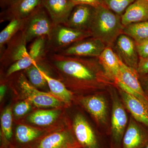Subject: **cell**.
I'll return each mask as SVG.
<instances>
[{"label":"cell","instance_id":"obj_1","mask_svg":"<svg viewBox=\"0 0 148 148\" xmlns=\"http://www.w3.org/2000/svg\"><path fill=\"white\" fill-rule=\"evenodd\" d=\"M47 60L67 87L78 89L96 88L111 81L106 77L98 58L66 56L49 52Z\"/></svg>","mask_w":148,"mask_h":148},{"label":"cell","instance_id":"obj_2","mask_svg":"<svg viewBox=\"0 0 148 148\" xmlns=\"http://www.w3.org/2000/svg\"><path fill=\"white\" fill-rule=\"evenodd\" d=\"M124 27L121 16L103 4L95 8L88 32L92 38L113 47L118 37L123 33Z\"/></svg>","mask_w":148,"mask_h":148},{"label":"cell","instance_id":"obj_3","mask_svg":"<svg viewBox=\"0 0 148 148\" xmlns=\"http://www.w3.org/2000/svg\"><path fill=\"white\" fill-rule=\"evenodd\" d=\"M54 24L42 7L26 18L21 31L27 44L41 37H49Z\"/></svg>","mask_w":148,"mask_h":148},{"label":"cell","instance_id":"obj_4","mask_svg":"<svg viewBox=\"0 0 148 148\" xmlns=\"http://www.w3.org/2000/svg\"><path fill=\"white\" fill-rule=\"evenodd\" d=\"M16 84L26 99L38 108H51L58 109L63 102L52 94L40 91L30 84L24 73L17 74Z\"/></svg>","mask_w":148,"mask_h":148},{"label":"cell","instance_id":"obj_5","mask_svg":"<svg viewBox=\"0 0 148 148\" xmlns=\"http://www.w3.org/2000/svg\"><path fill=\"white\" fill-rule=\"evenodd\" d=\"M90 37L88 31L77 30L64 24L54 25L48 37L49 52H58L77 42Z\"/></svg>","mask_w":148,"mask_h":148},{"label":"cell","instance_id":"obj_6","mask_svg":"<svg viewBox=\"0 0 148 148\" xmlns=\"http://www.w3.org/2000/svg\"><path fill=\"white\" fill-rule=\"evenodd\" d=\"M112 95V110L111 119L112 144L111 148H120L127 127V117L123 105L116 93L113 92Z\"/></svg>","mask_w":148,"mask_h":148},{"label":"cell","instance_id":"obj_7","mask_svg":"<svg viewBox=\"0 0 148 148\" xmlns=\"http://www.w3.org/2000/svg\"><path fill=\"white\" fill-rule=\"evenodd\" d=\"M106 47L100 40L90 37L77 42L56 53L66 56L98 58Z\"/></svg>","mask_w":148,"mask_h":148},{"label":"cell","instance_id":"obj_8","mask_svg":"<svg viewBox=\"0 0 148 148\" xmlns=\"http://www.w3.org/2000/svg\"><path fill=\"white\" fill-rule=\"evenodd\" d=\"M73 131L82 148H103L99 136L82 115L77 114L75 116Z\"/></svg>","mask_w":148,"mask_h":148},{"label":"cell","instance_id":"obj_9","mask_svg":"<svg viewBox=\"0 0 148 148\" xmlns=\"http://www.w3.org/2000/svg\"><path fill=\"white\" fill-rule=\"evenodd\" d=\"M81 147L73 130L62 129L49 132L30 148H74Z\"/></svg>","mask_w":148,"mask_h":148},{"label":"cell","instance_id":"obj_10","mask_svg":"<svg viewBox=\"0 0 148 148\" xmlns=\"http://www.w3.org/2000/svg\"><path fill=\"white\" fill-rule=\"evenodd\" d=\"M42 7V0H15L1 12V22L26 19Z\"/></svg>","mask_w":148,"mask_h":148},{"label":"cell","instance_id":"obj_11","mask_svg":"<svg viewBox=\"0 0 148 148\" xmlns=\"http://www.w3.org/2000/svg\"><path fill=\"white\" fill-rule=\"evenodd\" d=\"M114 46V51L121 61L126 66L137 71L140 57L135 41L123 33L118 37Z\"/></svg>","mask_w":148,"mask_h":148},{"label":"cell","instance_id":"obj_12","mask_svg":"<svg viewBox=\"0 0 148 148\" xmlns=\"http://www.w3.org/2000/svg\"><path fill=\"white\" fill-rule=\"evenodd\" d=\"M27 45L22 33L18 32L10 40L3 53L0 54V61L2 66L9 67L28 56Z\"/></svg>","mask_w":148,"mask_h":148},{"label":"cell","instance_id":"obj_13","mask_svg":"<svg viewBox=\"0 0 148 148\" xmlns=\"http://www.w3.org/2000/svg\"><path fill=\"white\" fill-rule=\"evenodd\" d=\"M131 118L120 148H143L148 144V130Z\"/></svg>","mask_w":148,"mask_h":148},{"label":"cell","instance_id":"obj_14","mask_svg":"<svg viewBox=\"0 0 148 148\" xmlns=\"http://www.w3.org/2000/svg\"><path fill=\"white\" fill-rule=\"evenodd\" d=\"M95 11V8L91 6L77 5L64 25L77 30L88 32Z\"/></svg>","mask_w":148,"mask_h":148},{"label":"cell","instance_id":"obj_15","mask_svg":"<svg viewBox=\"0 0 148 148\" xmlns=\"http://www.w3.org/2000/svg\"><path fill=\"white\" fill-rule=\"evenodd\" d=\"M42 4L54 25L66 24L76 5L71 0H42Z\"/></svg>","mask_w":148,"mask_h":148},{"label":"cell","instance_id":"obj_16","mask_svg":"<svg viewBox=\"0 0 148 148\" xmlns=\"http://www.w3.org/2000/svg\"><path fill=\"white\" fill-rule=\"evenodd\" d=\"M49 132L32 126L19 125L15 129L13 148H31Z\"/></svg>","mask_w":148,"mask_h":148},{"label":"cell","instance_id":"obj_17","mask_svg":"<svg viewBox=\"0 0 148 148\" xmlns=\"http://www.w3.org/2000/svg\"><path fill=\"white\" fill-rule=\"evenodd\" d=\"M98 58L106 77L115 83L120 76L122 61L109 46L106 47Z\"/></svg>","mask_w":148,"mask_h":148},{"label":"cell","instance_id":"obj_18","mask_svg":"<svg viewBox=\"0 0 148 148\" xmlns=\"http://www.w3.org/2000/svg\"><path fill=\"white\" fill-rule=\"evenodd\" d=\"M122 100L134 119L148 130V106L128 92L119 88Z\"/></svg>","mask_w":148,"mask_h":148},{"label":"cell","instance_id":"obj_19","mask_svg":"<svg viewBox=\"0 0 148 148\" xmlns=\"http://www.w3.org/2000/svg\"><path fill=\"white\" fill-rule=\"evenodd\" d=\"M121 17L124 27L130 24L148 21V1L135 0Z\"/></svg>","mask_w":148,"mask_h":148},{"label":"cell","instance_id":"obj_20","mask_svg":"<svg viewBox=\"0 0 148 148\" xmlns=\"http://www.w3.org/2000/svg\"><path fill=\"white\" fill-rule=\"evenodd\" d=\"M80 103L85 108L98 122L104 124L107 121V109L106 99L101 95H93L84 97Z\"/></svg>","mask_w":148,"mask_h":148},{"label":"cell","instance_id":"obj_21","mask_svg":"<svg viewBox=\"0 0 148 148\" xmlns=\"http://www.w3.org/2000/svg\"><path fill=\"white\" fill-rule=\"evenodd\" d=\"M115 84L116 85L123 86L141 96L148 98L141 85L137 71L126 66L123 62L121 68L120 76Z\"/></svg>","mask_w":148,"mask_h":148},{"label":"cell","instance_id":"obj_22","mask_svg":"<svg viewBox=\"0 0 148 148\" xmlns=\"http://www.w3.org/2000/svg\"><path fill=\"white\" fill-rule=\"evenodd\" d=\"M41 72L47 81L51 94L64 104L69 105L73 98L71 91L61 81L49 75L42 69Z\"/></svg>","mask_w":148,"mask_h":148},{"label":"cell","instance_id":"obj_23","mask_svg":"<svg viewBox=\"0 0 148 148\" xmlns=\"http://www.w3.org/2000/svg\"><path fill=\"white\" fill-rule=\"evenodd\" d=\"M61 113V111L58 109L38 110L30 114L27 120L30 123L37 126L46 127L56 121Z\"/></svg>","mask_w":148,"mask_h":148},{"label":"cell","instance_id":"obj_24","mask_svg":"<svg viewBox=\"0 0 148 148\" xmlns=\"http://www.w3.org/2000/svg\"><path fill=\"white\" fill-rule=\"evenodd\" d=\"M1 121L2 129L1 148H13L12 111L10 106L7 107L3 112Z\"/></svg>","mask_w":148,"mask_h":148},{"label":"cell","instance_id":"obj_25","mask_svg":"<svg viewBox=\"0 0 148 148\" xmlns=\"http://www.w3.org/2000/svg\"><path fill=\"white\" fill-rule=\"evenodd\" d=\"M25 19L13 18L0 33V54L3 53L10 40L18 32H21Z\"/></svg>","mask_w":148,"mask_h":148},{"label":"cell","instance_id":"obj_26","mask_svg":"<svg viewBox=\"0 0 148 148\" xmlns=\"http://www.w3.org/2000/svg\"><path fill=\"white\" fill-rule=\"evenodd\" d=\"M28 54L34 63H39L46 59L48 49V37H41L32 42Z\"/></svg>","mask_w":148,"mask_h":148},{"label":"cell","instance_id":"obj_27","mask_svg":"<svg viewBox=\"0 0 148 148\" xmlns=\"http://www.w3.org/2000/svg\"><path fill=\"white\" fill-rule=\"evenodd\" d=\"M123 33L132 38L136 44L148 40V21L125 26Z\"/></svg>","mask_w":148,"mask_h":148},{"label":"cell","instance_id":"obj_28","mask_svg":"<svg viewBox=\"0 0 148 148\" xmlns=\"http://www.w3.org/2000/svg\"><path fill=\"white\" fill-rule=\"evenodd\" d=\"M24 74L29 82L37 88H42L48 85L47 81L43 75L41 68L36 63L24 70Z\"/></svg>","mask_w":148,"mask_h":148},{"label":"cell","instance_id":"obj_29","mask_svg":"<svg viewBox=\"0 0 148 148\" xmlns=\"http://www.w3.org/2000/svg\"><path fill=\"white\" fill-rule=\"evenodd\" d=\"M135 0H103V5L121 16L126 9Z\"/></svg>","mask_w":148,"mask_h":148},{"label":"cell","instance_id":"obj_30","mask_svg":"<svg viewBox=\"0 0 148 148\" xmlns=\"http://www.w3.org/2000/svg\"><path fill=\"white\" fill-rule=\"evenodd\" d=\"M34 63L29 55L21 58L8 67L5 73L6 78H8L12 75L31 67Z\"/></svg>","mask_w":148,"mask_h":148},{"label":"cell","instance_id":"obj_31","mask_svg":"<svg viewBox=\"0 0 148 148\" xmlns=\"http://www.w3.org/2000/svg\"><path fill=\"white\" fill-rule=\"evenodd\" d=\"M31 104L27 100L17 103L13 109L14 115L16 117H20L25 115L32 109Z\"/></svg>","mask_w":148,"mask_h":148},{"label":"cell","instance_id":"obj_32","mask_svg":"<svg viewBox=\"0 0 148 148\" xmlns=\"http://www.w3.org/2000/svg\"><path fill=\"white\" fill-rule=\"evenodd\" d=\"M136 47L140 58L148 57V40L140 43L136 44Z\"/></svg>","mask_w":148,"mask_h":148},{"label":"cell","instance_id":"obj_33","mask_svg":"<svg viewBox=\"0 0 148 148\" xmlns=\"http://www.w3.org/2000/svg\"><path fill=\"white\" fill-rule=\"evenodd\" d=\"M71 1L75 5L79 4L86 5L91 6L95 8L103 4V0H71Z\"/></svg>","mask_w":148,"mask_h":148},{"label":"cell","instance_id":"obj_34","mask_svg":"<svg viewBox=\"0 0 148 148\" xmlns=\"http://www.w3.org/2000/svg\"><path fill=\"white\" fill-rule=\"evenodd\" d=\"M137 72L140 75L148 74V57L140 58Z\"/></svg>","mask_w":148,"mask_h":148},{"label":"cell","instance_id":"obj_35","mask_svg":"<svg viewBox=\"0 0 148 148\" xmlns=\"http://www.w3.org/2000/svg\"><path fill=\"white\" fill-rule=\"evenodd\" d=\"M139 77L141 85L148 98V74L139 75Z\"/></svg>","mask_w":148,"mask_h":148},{"label":"cell","instance_id":"obj_36","mask_svg":"<svg viewBox=\"0 0 148 148\" xmlns=\"http://www.w3.org/2000/svg\"><path fill=\"white\" fill-rule=\"evenodd\" d=\"M15 0H0V6L2 10L4 9Z\"/></svg>","mask_w":148,"mask_h":148},{"label":"cell","instance_id":"obj_37","mask_svg":"<svg viewBox=\"0 0 148 148\" xmlns=\"http://www.w3.org/2000/svg\"><path fill=\"white\" fill-rule=\"evenodd\" d=\"M6 90V85L5 84H2L0 86V100H1V102L2 101Z\"/></svg>","mask_w":148,"mask_h":148},{"label":"cell","instance_id":"obj_38","mask_svg":"<svg viewBox=\"0 0 148 148\" xmlns=\"http://www.w3.org/2000/svg\"><path fill=\"white\" fill-rule=\"evenodd\" d=\"M143 148H148V144L147 145H146Z\"/></svg>","mask_w":148,"mask_h":148},{"label":"cell","instance_id":"obj_39","mask_svg":"<svg viewBox=\"0 0 148 148\" xmlns=\"http://www.w3.org/2000/svg\"><path fill=\"white\" fill-rule=\"evenodd\" d=\"M82 148L81 147H77L75 148Z\"/></svg>","mask_w":148,"mask_h":148},{"label":"cell","instance_id":"obj_40","mask_svg":"<svg viewBox=\"0 0 148 148\" xmlns=\"http://www.w3.org/2000/svg\"><path fill=\"white\" fill-rule=\"evenodd\" d=\"M147 1H148V0H147Z\"/></svg>","mask_w":148,"mask_h":148}]
</instances>
